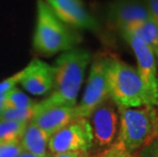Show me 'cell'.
Listing matches in <instances>:
<instances>
[{
	"instance_id": "22",
	"label": "cell",
	"mask_w": 158,
	"mask_h": 157,
	"mask_svg": "<svg viewBox=\"0 0 158 157\" xmlns=\"http://www.w3.org/2000/svg\"><path fill=\"white\" fill-rule=\"evenodd\" d=\"M143 2L149 9L154 22L158 25V0H143Z\"/></svg>"
},
{
	"instance_id": "17",
	"label": "cell",
	"mask_w": 158,
	"mask_h": 157,
	"mask_svg": "<svg viewBox=\"0 0 158 157\" xmlns=\"http://www.w3.org/2000/svg\"><path fill=\"white\" fill-rule=\"evenodd\" d=\"M35 114V107L29 109H5L0 115V119L4 121H15L22 122H31Z\"/></svg>"
},
{
	"instance_id": "26",
	"label": "cell",
	"mask_w": 158,
	"mask_h": 157,
	"mask_svg": "<svg viewBox=\"0 0 158 157\" xmlns=\"http://www.w3.org/2000/svg\"><path fill=\"white\" fill-rule=\"evenodd\" d=\"M80 157H91V156H88V155H86V153H83V154H81Z\"/></svg>"
},
{
	"instance_id": "19",
	"label": "cell",
	"mask_w": 158,
	"mask_h": 157,
	"mask_svg": "<svg viewBox=\"0 0 158 157\" xmlns=\"http://www.w3.org/2000/svg\"><path fill=\"white\" fill-rule=\"evenodd\" d=\"M100 157H134V156L132 153L127 152L120 144H118L117 142H114L109 148H107L102 153V155Z\"/></svg>"
},
{
	"instance_id": "8",
	"label": "cell",
	"mask_w": 158,
	"mask_h": 157,
	"mask_svg": "<svg viewBox=\"0 0 158 157\" xmlns=\"http://www.w3.org/2000/svg\"><path fill=\"white\" fill-rule=\"evenodd\" d=\"M93 134V144L107 149L116 140L118 132V112L115 103L110 98L98 106L89 116Z\"/></svg>"
},
{
	"instance_id": "14",
	"label": "cell",
	"mask_w": 158,
	"mask_h": 157,
	"mask_svg": "<svg viewBox=\"0 0 158 157\" xmlns=\"http://www.w3.org/2000/svg\"><path fill=\"white\" fill-rule=\"evenodd\" d=\"M120 31H127L142 40L151 49L158 63V25L153 19L138 23L130 28L123 29Z\"/></svg>"
},
{
	"instance_id": "15",
	"label": "cell",
	"mask_w": 158,
	"mask_h": 157,
	"mask_svg": "<svg viewBox=\"0 0 158 157\" xmlns=\"http://www.w3.org/2000/svg\"><path fill=\"white\" fill-rule=\"evenodd\" d=\"M28 122L0 119V144L19 142Z\"/></svg>"
},
{
	"instance_id": "23",
	"label": "cell",
	"mask_w": 158,
	"mask_h": 157,
	"mask_svg": "<svg viewBox=\"0 0 158 157\" xmlns=\"http://www.w3.org/2000/svg\"><path fill=\"white\" fill-rule=\"evenodd\" d=\"M6 95H7V93H6V94H3V95H0V115H1V113L6 109V106H5Z\"/></svg>"
},
{
	"instance_id": "12",
	"label": "cell",
	"mask_w": 158,
	"mask_h": 157,
	"mask_svg": "<svg viewBox=\"0 0 158 157\" xmlns=\"http://www.w3.org/2000/svg\"><path fill=\"white\" fill-rule=\"evenodd\" d=\"M108 18L120 31L152 16L143 0H116L109 7Z\"/></svg>"
},
{
	"instance_id": "4",
	"label": "cell",
	"mask_w": 158,
	"mask_h": 157,
	"mask_svg": "<svg viewBox=\"0 0 158 157\" xmlns=\"http://www.w3.org/2000/svg\"><path fill=\"white\" fill-rule=\"evenodd\" d=\"M109 97L116 106L136 108L151 105L137 68L115 57H107ZM153 106V105H151Z\"/></svg>"
},
{
	"instance_id": "10",
	"label": "cell",
	"mask_w": 158,
	"mask_h": 157,
	"mask_svg": "<svg viewBox=\"0 0 158 157\" xmlns=\"http://www.w3.org/2000/svg\"><path fill=\"white\" fill-rule=\"evenodd\" d=\"M54 78V66L39 59H34L23 69L19 84L33 95H45L52 91Z\"/></svg>"
},
{
	"instance_id": "21",
	"label": "cell",
	"mask_w": 158,
	"mask_h": 157,
	"mask_svg": "<svg viewBox=\"0 0 158 157\" xmlns=\"http://www.w3.org/2000/svg\"><path fill=\"white\" fill-rule=\"evenodd\" d=\"M142 157H158V137H156L149 145L141 150Z\"/></svg>"
},
{
	"instance_id": "7",
	"label": "cell",
	"mask_w": 158,
	"mask_h": 157,
	"mask_svg": "<svg viewBox=\"0 0 158 157\" xmlns=\"http://www.w3.org/2000/svg\"><path fill=\"white\" fill-rule=\"evenodd\" d=\"M136 56L139 76L150 100L151 105L158 107V63L151 49L139 37L127 31H119Z\"/></svg>"
},
{
	"instance_id": "3",
	"label": "cell",
	"mask_w": 158,
	"mask_h": 157,
	"mask_svg": "<svg viewBox=\"0 0 158 157\" xmlns=\"http://www.w3.org/2000/svg\"><path fill=\"white\" fill-rule=\"evenodd\" d=\"M81 42V36L73 28L60 21L48 3L38 0L37 22L33 45L35 50L44 55H53L73 49Z\"/></svg>"
},
{
	"instance_id": "25",
	"label": "cell",
	"mask_w": 158,
	"mask_h": 157,
	"mask_svg": "<svg viewBox=\"0 0 158 157\" xmlns=\"http://www.w3.org/2000/svg\"><path fill=\"white\" fill-rule=\"evenodd\" d=\"M19 157H39V156L34 155V154H32V153H29V152H27V151H23L22 154L19 155Z\"/></svg>"
},
{
	"instance_id": "20",
	"label": "cell",
	"mask_w": 158,
	"mask_h": 157,
	"mask_svg": "<svg viewBox=\"0 0 158 157\" xmlns=\"http://www.w3.org/2000/svg\"><path fill=\"white\" fill-rule=\"evenodd\" d=\"M22 76H23V71L16 72L13 76H9V78L0 82V95L6 94V93H8L11 89L15 88L16 84L19 83V80H21Z\"/></svg>"
},
{
	"instance_id": "18",
	"label": "cell",
	"mask_w": 158,
	"mask_h": 157,
	"mask_svg": "<svg viewBox=\"0 0 158 157\" xmlns=\"http://www.w3.org/2000/svg\"><path fill=\"white\" fill-rule=\"evenodd\" d=\"M23 151L19 142L0 144V157H19Z\"/></svg>"
},
{
	"instance_id": "2",
	"label": "cell",
	"mask_w": 158,
	"mask_h": 157,
	"mask_svg": "<svg viewBox=\"0 0 158 157\" xmlns=\"http://www.w3.org/2000/svg\"><path fill=\"white\" fill-rule=\"evenodd\" d=\"M118 132L115 142L134 154L158 137V109L156 106L127 108L116 106Z\"/></svg>"
},
{
	"instance_id": "16",
	"label": "cell",
	"mask_w": 158,
	"mask_h": 157,
	"mask_svg": "<svg viewBox=\"0 0 158 157\" xmlns=\"http://www.w3.org/2000/svg\"><path fill=\"white\" fill-rule=\"evenodd\" d=\"M37 104L34 100L18 88H13L6 95V109H29L34 108Z\"/></svg>"
},
{
	"instance_id": "24",
	"label": "cell",
	"mask_w": 158,
	"mask_h": 157,
	"mask_svg": "<svg viewBox=\"0 0 158 157\" xmlns=\"http://www.w3.org/2000/svg\"><path fill=\"white\" fill-rule=\"evenodd\" d=\"M81 153L78 152H69V153H60V154H56L54 157H80Z\"/></svg>"
},
{
	"instance_id": "11",
	"label": "cell",
	"mask_w": 158,
	"mask_h": 157,
	"mask_svg": "<svg viewBox=\"0 0 158 157\" xmlns=\"http://www.w3.org/2000/svg\"><path fill=\"white\" fill-rule=\"evenodd\" d=\"M78 118L76 107L70 106H41L37 102L32 121L44 132L48 139L55 133Z\"/></svg>"
},
{
	"instance_id": "13",
	"label": "cell",
	"mask_w": 158,
	"mask_h": 157,
	"mask_svg": "<svg viewBox=\"0 0 158 157\" xmlns=\"http://www.w3.org/2000/svg\"><path fill=\"white\" fill-rule=\"evenodd\" d=\"M48 137L36 123L31 121L27 123L25 132L21 139V145L23 151H27L39 157H49Z\"/></svg>"
},
{
	"instance_id": "1",
	"label": "cell",
	"mask_w": 158,
	"mask_h": 157,
	"mask_svg": "<svg viewBox=\"0 0 158 157\" xmlns=\"http://www.w3.org/2000/svg\"><path fill=\"white\" fill-rule=\"evenodd\" d=\"M91 61L88 50L73 48L63 52L55 62L54 86L46 99L38 102L41 106L76 107L86 69Z\"/></svg>"
},
{
	"instance_id": "6",
	"label": "cell",
	"mask_w": 158,
	"mask_h": 157,
	"mask_svg": "<svg viewBox=\"0 0 158 157\" xmlns=\"http://www.w3.org/2000/svg\"><path fill=\"white\" fill-rule=\"evenodd\" d=\"M106 61L107 56H98L92 62L85 91L81 102L76 106L78 118H89L94 110L110 98L106 78Z\"/></svg>"
},
{
	"instance_id": "9",
	"label": "cell",
	"mask_w": 158,
	"mask_h": 157,
	"mask_svg": "<svg viewBox=\"0 0 158 157\" xmlns=\"http://www.w3.org/2000/svg\"><path fill=\"white\" fill-rule=\"evenodd\" d=\"M47 3L65 25L73 29L100 32L98 22L87 10L81 0H47Z\"/></svg>"
},
{
	"instance_id": "5",
	"label": "cell",
	"mask_w": 158,
	"mask_h": 157,
	"mask_svg": "<svg viewBox=\"0 0 158 157\" xmlns=\"http://www.w3.org/2000/svg\"><path fill=\"white\" fill-rule=\"evenodd\" d=\"M94 146L89 118H77L49 138L48 149L51 154L88 152Z\"/></svg>"
}]
</instances>
